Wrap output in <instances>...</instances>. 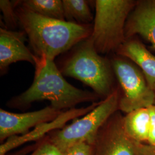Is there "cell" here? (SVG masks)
Here are the masks:
<instances>
[{"instance_id":"1","label":"cell","mask_w":155,"mask_h":155,"mask_svg":"<svg viewBox=\"0 0 155 155\" xmlns=\"http://www.w3.org/2000/svg\"><path fill=\"white\" fill-rule=\"evenodd\" d=\"M18 24L27 36L34 55L54 60L90 37L93 26L40 16L18 5Z\"/></svg>"},{"instance_id":"2","label":"cell","mask_w":155,"mask_h":155,"mask_svg":"<svg viewBox=\"0 0 155 155\" xmlns=\"http://www.w3.org/2000/svg\"><path fill=\"white\" fill-rule=\"evenodd\" d=\"M33 83L26 91L12 98L8 105L25 109L36 101L48 100L51 106L59 110L75 108L83 102H97L99 96L94 92L78 89L64 79L54 60L37 57Z\"/></svg>"},{"instance_id":"3","label":"cell","mask_w":155,"mask_h":155,"mask_svg":"<svg viewBox=\"0 0 155 155\" xmlns=\"http://www.w3.org/2000/svg\"><path fill=\"white\" fill-rule=\"evenodd\" d=\"M59 68L63 76L82 82L104 99L115 90L111 64L100 55L90 37L75 45Z\"/></svg>"},{"instance_id":"4","label":"cell","mask_w":155,"mask_h":155,"mask_svg":"<svg viewBox=\"0 0 155 155\" xmlns=\"http://www.w3.org/2000/svg\"><path fill=\"white\" fill-rule=\"evenodd\" d=\"M133 0H97L94 25L90 36L100 54L117 51L127 38L125 25L137 4Z\"/></svg>"},{"instance_id":"5","label":"cell","mask_w":155,"mask_h":155,"mask_svg":"<svg viewBox=\"0 0 155 155\" xmlns=\"http://www.w3.org/2000/svg\"><path fill=\"white\" fill-rule=\"evenodd\" d=\"M120 94L117 90L89 113L74 120L71 124L50 132L47 136L62 152L65 153L76 144L94 143L101 127L114 113L119 110Z\"/></svg>"},{"instance_id":"6","label":"cell","mask_w":155,"mask_h":155,"mask_svg":"<svg viewBox=\"0 0 155 155\" xmlns=\"http://www.w3.org/2000/svg\"><path fill=\"white\" fill-rule=\"evenodd\" d=\"M111 64L122 89L119 110L127 114L155 105V91L137 68L120 55L114 58Z\"/></svg>"},{"instance_id":"7","label":"cell","mask_w":155,"mask_h":155,"mask_svg":"<svg viewBox=\"0 0 155 155\" xmlns=\"http://www.w3.org/2000/svg\"><path fill=\"white\" fill-rule=\"evenodd\" d=\"M123 119L117 111L101 127L92 145L93 155H141L144 144L129 136Z\"/></svg>"},{"instance_id":"8","label":"cell","mask_w":155,"mask_h":155,"mask_svg":"<svg viewBox=\"0 0 155 155\" xmlns=\"http://www.w3.org/2000/svg\"><path fill=\"white\" fill-rule=\"evenodd\" d=\"M63 111L51 105L24 113H15L1 109L0 141L3 143L12 136L27 134L32 127L55 120Z\"/></svg>"},{"instance_id":"9","label":"cell","mask_w":155,"mask_h":155,"mask_svg":"<svg viewBox=\"0 0 155 155\" xmlns=\"http://www.w3.org/2000/svg\"><path fill=\"white\" fill-rule=\"evenodd\" d=\"M100 102H94L85 107L74 108L64 111L55 120L40 124L27 134L9 137L1 144L0 155H6L11 150L18 148L23 144L31 141L38 142L44 139L50 132L65 127L67 122L89 113L99 104Z\"/></svg>"},{"instance_id":"10","label":"cell","mask_w":155,"mask_h":155,"mask_svg":"<svg viewBox=\"0 0 155 155\" xmlns=\"http://www.w3.org/2000/svg\"><path fill=\"white\" fill-rule=\"evenodd\" d=\"M22 31L0 28V70L4 74L9 66L18 61H28L35 65L36 56L25 45Z\"/></svg>"},{"instance_id":"11","label":"cell","mask_w":155,"mask_h":155,"mask_svg":"<svg viewBox=\"0 0 155 155\" xmlns=\"http://www.w3.org/2000/svg\"><path fill=\"white\" fill-rule=\"evenodd\" d=\"M125 31L127 39L138 34L155 48V0L137 3L128 17Z\"/></svg>"},{"instance_id":"12","label":"cell","mask_w":155,"mask_h":155,"mask_svg":"<svg viewBox=\"0 0 155 155\" xmlns=\"http://www.w3.org/2000/svg\"><path fill=\"white\" fill-rule=\"evenodd\" d=\"M118 55L134 62L141 69L150 87L155 89V56L135 40H127L116 51Z\"/></svg>"},{"instance_id":"13","label":"cell","mask_w":155,"mask_h":155,"mask_svg":"<svg viewBox=\"0 0 155 155\" xmlns=\"http://www.w3.org/2000/svg\"><path fill=\"white\" fill-rule=\"evenodd\" d=\"M124 127L129 136L141 144H147L150 136V113L149 107L132 111L124 116Z\"/></svg>"},{"instance_id":"14","label":"cell","mask_w":155,"mask_h":155,"mask_svg":"<svg viewBox=\"0 0 155 155\" xmlns=\"http://www.w3.org/2000/svg\"><path fill=\"white\" fill-rule=\"evenodd\" d=\"M19 5L42 16L66 20L61 0H24L20 1Z\"/></svg>"},{"instance_id":"15","label":"cell","mask_w":155,"mask_h":155,"mask_svg":"<svg viewBox=\"0 0 155 155\" xmlns=\"http://www.w3.org/2000/svg\"><path fill=\"white\" fill-rule=\"evenodd\" d=\"M65 19L69 22L89 25L94 16L88 1L85 0H63Z\"/></svg>"},{"instance_id":"16","label":"cell","mask_w":155,"mask_h":155,"mask_svg":"<svg viewBox=\"0 0 155 155\" xmlns=\"http://www.w3.org/2000/svg\"><path fill=\"white\" fill-rule=\"evenodd\" d=\"M20 1L1 0L0 9L3 15V18L7 29L12 30L17 27L18 24L16 10L19 5Z\"/></svg>"},{"instance_id":"17","label":"cell","mask_w":155,"mask_h":155,"mask_svg":"<svg viewBox=\"0 0 155 155\" xmlns=\"http://www.w3.org/2000/svg\"><path fill=\"white\" fill-rule=\"evenodd\" d=\"M61 150L45 136L44 139L40 140L37 148L29 155H64Z\"/></svg>"},{"instance_id":"18","label":"cell","mask_w":155,"mask_h":155,"mask_svg":"<svg viewBox=\"0 0 155 155\" xmlns=\"http://www.w3.org/2000/svg\"><path fill=\"white\" fill-rule=\"evenodd\" d=\"M64 155H93V146L86 143L76 144L68 150Z\"/></svg>"},{"instance_id":"19","label":"cell","mask_w":155,"mask_h":155,"mask_svg":"<svg viewBox=\"0 0 155 155\" xmlns=\"http://www.w3.org/2000/svg\"><path fill=\"white\" fill-rule=\"evenodd\" d=\"M149 109L150 113V127L147 144L155 147V106H150Z\"/></svg>"},{"instance_id":"20","label":"cell","mask_w":155,"mask_h":155,"mask_svg":"<svg viewBox=\"0 0 155 155\" xmlns=\"http://www.w3.org/2000/svg\"><path fill=\"white\" fill-rule=\"evenodd\" d=\"M39 141L35 144L24 147L22 149L17 150L10 155H27L28 154H30V153L32 152L37 148L39 145Z\"/></svg>"},{"instance_id":"21","label":"cell","mask_w":155,"mask_h":155,"mask_svg":"<svg viewBox=\"0 0 155 155\" xmlns=\"http://www.w3.org/2000/svg\"><path fill=\"white\" fill-rule=\"evenodd\" d=\"M141 155H155V147L144 144Z\"/></svg>"},{"instance_id":"22","label":"cell","mask_w":155,"mask_h":155,"mask_svg":"<svg viewBox=\"0 0 155 155\" xmlns=\"http://www.w3.org/2000/svg\"><path fill=\"white\" fill-rule=\"evenodd\" d=\"M154 105L155 106V105Z\"/></svg>"}]
</instances>
